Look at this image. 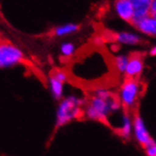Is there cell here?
<instances>
[{"mask_svg":"<svg viewBox=\"0 0 156 156\" xmlns=\"http://www.w3.org/2000/svg\"><path fill=\"white\" fill-rule=\"evenodd\" d=\"M121 107L118 96H114L110 99H103L92 95L86 103L83 115L91 120L107 122L109 115L118 111Z\"/></svg>","mask_w":156,"mask_h":156,"instance_id":"1","label":"cell"},{"mask_svg":"<svg viewBox=\"0 0 156 156\" xmlns=\"http://www.w3.org/2000/svg\"><path fill=\"white\" fill-rule=\"evenodd\" d=\"M84 100L77 96H68L62 98L56 112V126L62 127L80 117L82 114V106Z\"/></svg>","mask_w":156,"mask_h":156,"instance_id":"2","label":"cell"},{"mask_svg":"<svg viewBox=\"0 0 156 156\" xmlns=\"http://www.w3.org/2000/svg\"><path fill=\"white\" fill-rule=\"evenodd\" d=\"M141 94V81L139 79L126 78L119 90V101L125 113L133 112L138 108V98Z\"/></svg>","mask_w":156,"mask_h":156,"instance_id":"3","label":"cell"},{"mask_svg":"<svg viewBox=\"0 0 156 156\" xmlns=\"http://www.w3.org/2000/svg\"><path fill=\"white\" fill-rule=\"evenodd\" d=\"M23 51L15 44L6 41L0 42V68H10L24 61Z\"/></svg>","mask_w":156,"mask_h":156,"instance_id":"4","label":"cell"},{"mask_svg":"<svg viewBox=\"0 0 156 156\" xmlns=\"http://www.w3.org/2000/svg\"><path fill=\"white\" fill-rule=\"evenodd\" d=\"M144 66V54L141 52L132 53L128 57V63L125 69L126 78L139 79Z\"/></svg>","mask_w":156,"mask_h":156,"instance_id":"5","label":"cell"},{"mask_svg":"<svg viewBox=\"0 0 156 156\" xmlns=\"http://www.w3.org/2000/svg\"><path fill=\"white\" fill-rule=\"evenodd\" d=\"M133 129H134V135L136 137L137 141L139 142V144L144 149L147 145L152 141V139L151 138L148 132H147L146 128L144 126V123L138 114V108L134 109L133 111Z\"/></svg>","mask_w":156,"mask_h":156,"instance_id":"6","label":"cell"},{"mask_svg":"<svg viewBox=\"0 0 156 156\" xmlns=\"http://www.w3.org/2000/svg\"><path fill=\"white\" fill-rule=\"evenodd\" d=\"M133 8V18L131 24L135 26L143 18L150 15L152 0H129Z\"/></svg>","mask_w":156,"mask_h":156,"instance_id":"7","label":"cell"},{"mask_svg":"<svg viewBox=\"0 0 156 156\" xmlns=\"http://www.w3.org/2000/svg\"><path fill=\"white\" fill-rule=\"evenodd\" d=\"M115 10L121 19L132 23L133 18V8L129 0H115Z\"/></svg>","mask_w":156,"mask_h":156,"instance_id":"8","label":"cell"},{"mask_svg":"<svg viewBox=\"0 0 156 156\" xmlns=\"http://www.w3.org/2000/svg\"><path fill=\"white\" fill-rule=\"evenodd\" d=\"M134 27L147 35L156 36V19L151 15L143 18Z\"/></svg>","mask_w":156,"mask_h":156,"instance_id":"9","label":"cell"},{"mask_svg":"<svg viewBox=\"0 0 156 156\" xmlns=\"http://www.w3.org/2000/svg\"><path fill=\"white\" fill-rule=\"evenodd\" d=\"M48 85H49V90H50L52 97L56 100H61L63 97L65 82L50 75L49 80H48Z\"/></svg>","mask_w":156,"mask_h":156,"instance_id":"10","label":"cell"},{"mask_svg":"<svg viewBox=\"0 0 156 156\" xmlns=\"http://www.w3.org/2000/svg\"><path fill=\"white\" fill-rule=\"evenodd\" d=\"M79 30V26L74 23H68L62 26H58L53 30V34L56 37H65L71 35Z\"/></svg>","mask_w":156,"mask_h":156,"instance_id":"11","label":"cell"},{"mask_svg":"<svg viewBox=\"0 0 156 156\" xmlns=\"http://www.w3.org/2000/svg\"><path fill=\"white\" fill-rule=\"evenodd\" d=\"M114 40L120 44H136L141 42L139 36L130 32H119L114 36Z\"/></svg>","mask_w":156,"mask_h":156,"instance_id":"12","label":"cell"},{"mask_svg":"<svg viewBox=\"0 0 156 156\" xmlns=\"http://www.w3.org/2000/svg\"><path fill=\"white\" fill-rule=\"evenodd\" d=\"M118 133L120 134L124 138H129L130 134H131V122H130V118L128 113L124 112L123 115V121L121 124V127L118 129Z\"/></svg>","mask_w":156,"mask_h":156,"instance_id":"13","label":"cell"},{"mask_svg":"<svg viewBox=\"0 0 156 156\" xmlns=\"http://www.w3.org/2000/svg\"><path fill=\"white\" fill-rule=\"evenodd\" d=\"M60 51L62 57L65 58H70L76 52V47L75 44L71 42H65L61 44Z\"/></svg>","mask_w":156,"mask_h":156,"instance_id":"14","label":"cell"},{"mask_svg":"<svg viewBox=\"0 0 156 156\" xmlns=\"http://www.w3.org/2000/svg\"><path fill=\"white\" fill-rule=\"evenodd\" d=\"M127 63H128V57L124 56V55H119V56L115 58L114 61V66L119 73L125 72Z\"/></svg>","mask_w":156,"mask_h":156,"instance_id":"15","label":"cell"},{"mask_svg":"<svg viewBox=\"0 0 156 156\" xmlns=\"http://www.w3.org/2000/svg\"><path fill=\"white\" fill-rule=\"evenodd\" d=\"M144 150L146 151V153L148 156H156V144L153 140L147 145Z\"/></svg>","mask_w":156,"mask_h":156,"instance_id":"16","label":"cell"},{"mask_svg":"<svg viewBox=\"0 0 156 156\" xmlns=\"http://www.w3.org/2000/svg\"><path fill=\"white\" fill-rule=\"evenodd\" d=\"M150 15L156 19V0H152L150 10Z\"/></svg>","mask_w":156,"mask_h":156,"instance_id":"17","label":"cell"},{"mask_svg":"<svg viewBox=\"0 0 156 156\" xmlns=\"http://www.w3.org/2000/svg\"><path fill=\"white\" fill-rule=\"evenodd\" d=\"M104 41H105V39H104V37H102V36H97V37H95V39H94V44L99 47V45L103 44Z\"/></svg>","mask_w":156,"mask_h":156,"instance_id":"18","label":"cell"},{"mask_svg":"<svg viewBox=\"0 0 156 156\" xmlns=\"http://www.w3.org/2000/svg\"><path fill=\"white\" fill-rule=\"evenodd\" d=\"M150 54L151 55V56H156V45H155V47H153V48L151 49Z\"/></svg>","mask_w":156,"mask_h":156,"instance_id":"19","label":"cell"}]
</instances>
